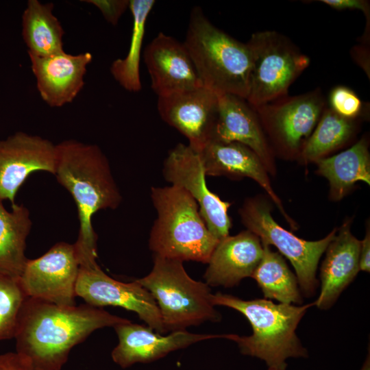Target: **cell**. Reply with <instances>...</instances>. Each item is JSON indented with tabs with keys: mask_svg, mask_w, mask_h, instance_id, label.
<instances>
[{
	"mask_svg": "<svg viewBox=\"0 0 370 370\" xmlns=\"http://www.w3.org/2000/svg\"><path fill=\"white\" fill-rule=\"evenodd\" d=\"M56 151L53 175L77 206L79 227L74 244L80 265L96 264L97 236L92 219L100 210L119 207L120 191L108 158L97 145L66 140L56 145Z\"/></svg>",
	"mask_w": 370,
	"mask_h": 370,
	"instance_id": "7a4b0ae2",
	"label": "cell"
},
{
	"mask_svg": "<svg viewBox=\"0 0 370 370\" xmlns=\"http://www.w3.org/2000/svg\"><path fill=\"white\" fill-rule=\"evenodd\" d=\"M82 1L97 7L104 18L112 25H117L120 18L130 6V0H85Z\"/></svg>",
	"mask_w": 370,
	"mask_h": 370,
	"instance_id": "f546056e",
	"label": "cell"
},
{
	"mask_svg": "<svg viewBox=\"0 0 370 370\" xmlns=\"http://www.w3.org/2000/svg\"><path fill=\"white\" fill-rule=\"evenodd\" d=\"M263 255L260 238L249 230L219 240L204 278L210 286L232 287L251 277Z\"/></svg>",
	"mask_w": 370,
	"mask_h": 370,
	"instance_id": "ac0fdd59",
	"label": "cell"
},
{
	"mask_svg": "<svg viewBox=\"0 0 370 370\" xmlns=\"http://www.w3.org/2000/svg\"><path fill=\"white\" fill-rule=\"evenodd\" d=\"M214 306L231 308L243 314L252 334L239 336L228 334L241 352L264 360L269 368L285 370L289 358H307V349L296 334L297 328L314 302L302 305L275 304L266 299L244 300L232 295L217 293L211 296Z\"/></svg>",
	"mask_w": 370,
	"mask_h": 370,
	"instance_id": "3957f363",
	"label": "cell"
},
{
	"mask_svg": "<svg viewBox=\"0 0 370 370\" xmlns=\"http://www.w3.org/2000/svg\"><path fill=\"white\" fill-rule=\"evenodd\" d=\"M354 120L343 118L325 108L304 143L301 155L306 161H317L345 143L353 134Z\"/></svg>",
	"mask_w": 370,
	"mask_h": 370,
	"instance_id": "4316f807",
	"label": "cell"
},
{
	"mask_svg": "<svg viewBox=\"0 0 370 370\" xmlns=\"http://www.w3.org/2000/svg\"><path fill=\"white\" fill-rule=\"evenodd\" d=\"M0 370L36 369L16 352H9L0 355Z\"/></svg>",
	"mask_w": 370,
	"mask_h": 370,
	"instance_id": "1f68e13d",
	"label": "cell"
},
{
	"mask_svg": "<svg viewBox=\"0 0 370 370\" xmlns=\"http://www.w3.org/2000/svg\"><path fill=\"white\" fill-rule=\"evenodd\" d=\"M27 297L18 279L0 274V341L14 338Z\"/></svg>",
	"mask_w": 370,
	"mask_h": 370,
	"instance_id": "83f0119b",
	"label": "cell"
},
{
	"mask_svg": "<svg viewBox=\"0 0 370 370\" xmlns=\"http://www.w3.org/2000/svg\"><path fill=\"white\" fill-rule=\"evenodd\" d=\"M360 241L345 223L328 245L321 267V291L314 306L321 310L330 308L341 293L354 280L360 271Z\"/></svg>",
	"mask_w": 370,
	"mask_h": 370,
	"instance_id": "44dd1931",
	"label": "cell"
},
{
	"mask_svg": "<svg viewBox=\"0 0 370 370\" xmlns=\"http://www.w3.org/2000/svg\"><path fill=\"white\" fill-rule=\"evenodd\" d=\"M319 173L330 182L332 196L341 199L358 181L370 184V158L367 143L361 139L352 147L317 161Z\"/></svg>",
	"mask_w": 370,
	"mask_h": 370,
	"instance_id": "cb8c5ba5",
	"label": "cell"
},
{
	"mask_svg": "<svg viewBox=\"0 0 370 370\" xmlns=\"http://www.w3.org/2000/svg\"><path fill=\"white\" fill-rule=\"evenodd\" d=\"M151 198L157 212L149 240L153 256L208 263L219 241L207 227L191 195L170 185L151 187Z\"/></svg>",
	"mask_w": 370,
	"mask_h": 370,
	"instance_id": "5b68a950",
	"label": "cell"
},
{
	"mask_svg": "<svg viewBox=\"0 0 370 370\" xmlns=\"http://www.w3.org/2000/svg\"><path fill=\"white\" fill-rule=\"evenodd\" d=\"M360 370H370V355L369 351L367 355L366 359L360 369Z\"/></svg>",
	"mask_w": 370,
	"mask_h": 370,
	"instance_id": "836d02e7",
	"label": "cell"
},
{
	"mask_svg": "<svg viewBox=\"0 0 370 370\" xmlns=\"http://www.w3.org/2000/svg\"><path fill=\"white\" fill-rule=\"evenodd\" d=\"M128 321L87 304L60 306L28 297L14 336L16 352L36 370H60L71 349L92 332Z\"/></svg>",
	"mask_w": 370,
	"mask_h": 370,
	"instance_id": "6da1fadb",
	"label": "cell"
},
{
	"mask_svg": "<svg viewBox=\"0 0 370 370\" xmlns=\"http://www.w3.org/2000/svg\"><path fill=\"white\" fill-rule=\"evenodd\" d=\"M247 43L252 66L245 100L252 108L287 95L289 86L310 64L306 55L274 30L256 32Z\"/></svg>",
	"mask_w": 370,
	"mask_h": 370,
	"instance_id": "52a82bcc",
	"label": "cell"
},
{
	"mask_svg": "<svg viewBox=\"0 0 370 370\" xmlns=\"http://www.w3.org/2000/svg\"><path fill=\"white\" fill-rule=\"evenodd\" d=\"M263 255L254 270L253 278L267 299L282 304H301L302 297L297 277L282 255L263 245Z\"/></svg>",
	"mask_w": 370,
	"mask_h": 370,
	"instance_id": "d4e9b609",
	"label": "cell"
},
{
	"mask_svg": "<svg viewBox=\"0 0 370 370\" xmlns=\"http://www.w3.org/2000/svg\"><path fill=\"white\" fill-rule=\"evenodd\" d=\"M359 267L361 271L366 272L370 271V234L369 229L367 230L364 239L360 241Z\"/></svg>",
	"mask_w": 370,
	"mask_h": 370,
	"instance_id": "d6a6232c",
	"label": "cell"
},
{
	"mask_svg": "<svg viewBox=\"0 0 370 370\" xmlns=\"http://www.w3.org/2000/svg\"><path fill=\"white\" fill-rule=\"evenodd\" d=\"M211 140L236 142L251 149L265 167L271 165L270 148L254 109L240 97L219 95L218 112Z\"/></svg>",
	"mask_w": 370,
	"mask_h": 370,
	"instance_id": "d6986e66",
	"label": "cell"
},
{
	"mask_svg": "<svg viewBox=\"0 0 370 370\" xmlns=\"http://www.w3.org/2000/svg\"><path fill=\"white\" fill-rule=\"evenodd\" d=\"M36 88L41 99L51 108L71 103L84 86L89 52L72 55L65 51L45 57L29 55Z\"/></svg>",
	"mask_w": 370,
	"mask_h": 370,
	"instance_id": "e0dca14e",
	"label": "cell"
},
{
	"mask_svg": "<svg viewBox=\"0 0 370 370\" xmlns=\"http://www.w3.org/2000/svg\"><path fill=\"white\" fill-rule=\"evenodd\" d=\"M32 225L24 205L15 204L8 210L0 201V274L19 279L28 260L25 252Z\"/></svg>",
	"mask_w": 370,
	"mask_h": 370,
	"instance_id": "7402d4cb",
	"label": "cell"
},
{
	"mask_svg": "<svg viewBox=\"0 0 370 370\" xmlns=\"http://www.w3.org/2000/svg\"><path fill=\"white\" fill-rule=\"evenodd\" d=\"M143 59L158 97L202 86L184 43L171 36L160 32L145 48Z\"/></svg>",
	"mask_w": 370,
	"mask_h": 370,
	"instance_id": "2e32d148",
	"label": "cell"
},
{
	"mask_svg": "<svg viewBox=\"0 0 370 370\" xmlns=\"http://www.w3.org/2000/svg\"><path fill=\"white\" fill-rule=\"evenodd\" d=\"M162 174L171 185L184 188L195 199L207 227L215 238L219 241L229 236L232 222L227 211L231 204L221 200L207 187L198 152L188 145L177 144L164 160Z\"/></svg>",
	"mask_w": 370,
	"mask_h": 370,
	"instance_id": "30bf717a",
	"label": "cell"
},
{
	"mask_svg": "<svg viewBox=\"0 0 370 370\" xmlns=\"http://www.w3.org/2000/svg\"><path fill=\"white\" fill-rule=\"evenodd\" d=\"M183 43L203 86L246 99L252 66L247 43L215 27L199 7L191 10Z\"/></svg>",
	"mask_w": 370,
	"mask_h": 370,
	"instance_id": "277c9868",
	"label": "cell"
},
{
	"mask_svg": "<svg viewBox=\"0 0 370 370\" xmlns=\"http://www.w3.org/2000/svg\"><path fill=\"white\" fill-rule=\"evenodd\" d=\"M135 281L154 298L166 332L221 319L212 303L210 286L192 279L182 261L154 256L151 272Z\"/></svg>",
	"mask_w": 370,
	"mask_h": 370,
	"instance_id": "8992f818",
	"label": "cell"
},
{
	"mask_svg": "<svg viewBox=\"0 0 370 370\" xmlns=\"http://www.w3.org/2000/svg\"><path fill=\"white\" fill-rule=\"evenodd\" d=\"M239 212L247 230L256 235L262 244L275 246L291 262L303 294L313 296L319 284L316 278L319 261L334 238L336 229L324 238L308 241L279 225L271 214L269 206L264 201L249 199Z\"/></svg>",
	"mask_w": 370,
	"mask_h": 370,
	"instance_id": "ba28073f",
	"label": "cell"
},
{
	"mask_svg": "<svg viewBox=\"0 0 370 370\" xmlns=\"http://www.w3.org/2000/svg\"><path fill=\"white\" fill-rule=\"evenodd\" d=\"M56 145L37 135L17 132L0 139V201L14 205L16 193L35 171L54 174Z\"/></svg>",
	"mask_w": 370,
	"mask_h": 370,
	"instance_id": "4fadbf2b",
	"label": "cell"
},
{
	"mask_svg": "<svg viewBox=\"0 0 370 370\" xmlns=\"http://www.w3.org/2000/svg\"><path fill=\"white\" fill-rule=\"evenodd\" d=\"M219 95L200 86L158 97V110L169 125L183 134L199 152L211 140L218 112Z\"/></svg>",
	"mask_w": 370,
	"mask_h": 370,
	"instance_id": "5bb4252c",
	"label": "cell"
},
{
	"mask_svg": "<svg viewBox=\"0 0 370 370\" xmlns=\"http://www.w3.org/2000/svg\"><path fill=\"white\" fill-rule=\"evenodd\" d=\"M53 3L29 0L22 15V37L28 55L45 57L64 51L63 27Z\"/></svg>",
	"mask_w": 370,
	"mask_h": 370,
	"instance_id": "603a6c76",
	"label": "cell"
},
{
	"mask_svg": "<svg viewBox=\"0 0 370 370\" xmlns=\"http://www.w3.org/2000/svg\"><path fill=\"white\" fill-rule=\"evenodd\" d=\"M268 370H278V369H272V368H269Z\"/></svg>",
	"mask_w": 370,
	"mask_h": 370,
	"instance_id": "e575fe53",
	"label": "cell"
},
{
	"mask_svg": "<svg viewBox=\"0 0 370 370\" xmlns=\"http://www.w3.org/2000/svg\"><path fill=\"white\" fill-rule=\"evenodd\" d=\"M330 8L338 10H358L362 11L368 21L369 25L370 5L369 2L365 0H320L319 1Z\"/></svg>",
	"mask_w": 370,
	"mask_h": 370,
	"instance_id": "4dcf8cb0",
	"label": "cell"
},
{
	"mask_svg": "<svg viewBox=\"0 0 370 370\" xmlns=\"http://www.w3.org/2000/svg\"><path fill=\"white\" fill-rule=\"evenodd\" d=\"M75 293L95 307L117 306L136 312L149 328L160 334L166 333L154 298L135 280L122 282L108 276L98 264L81 265Z\"/></svg>",
	"mask_w": 370,
	"mask_h": 370,
	"instance_id": "8fae6325",
	"label": "cell"
},
{
	"mask_svg": "<svg viewBox=\"0 0 370 370\" xmlns=\"http://www.w3.org/2000/svg\"><path fill=\"white\" fill-rule=\"evenodd\" d=\"M119 343L113 349V361L122 368L137 362H149L169 353L185 348L193 343L212 338L227 339L228 334H206L191 333L186 330L171 332L163 336L149 326L132 323L130 321L114 327Z\"/></svg>",
	"mask_w": 370,
	"mask_h": 370,
	"instance_id": "9a60e30c",
	"label": "cell"
},
{
	"mask_svg": "<svg viewBox=\"0 0 370 370\" xmlns=\"http://www.w3.org/2000/svg\"><path fill=\"white\" fill-rule=\"evenodd\" d=\"M198 153L206 176L253 179L267 191L286 220L291 222L271 187L264 164L248 147L236 142L210 140Z\"/></svg>",
	"mask_w": 370,
	"mask_h": 370,
	"instance_id": "ffe728a7",
	"label": "cell"
},
{
	"mask_svg": "<svg viewBox=\"0 0 370 370\" xmlns=\"http://www.w3.org/2000/svg\"><path fill=\"white\" fill-rule=\"evenodd\" d=\"M325 106L317 88L295 96H284L253 108L262 125L284 149H301L316 127Z\"/></svg>",
	"mask_w": 370,
	"mask_h": 370,
	"instance_id": "7c38bea8",
	"label": "cell"
},
{
	"mask_svg": "<svg viewBox=\"0 0 370 370\" xmlns=\"http://www.w3.org/2000/svg\"><path fill=\"white\" fill-rule=\"evenodd\" d=\"M80 261L75 244L60 242L28 259L18 279L25 295L56 305L75 306Z\"/></svg>",
	"mask_w": 370,
	"mask_h": 370,
	"instance_id": "9c48e42d",
	"label": "cell"
},
{
	"mask_svg": "<svg viewBox=\"0 0 370 370\" xmlns=\"http://www.w3.org/2000/svg\"><path fill=\"white\" fill-rule=\"evenodd\" d=\"M330 108L338 115L354 120L362 112L363 105L358 96L344 86L334 87L329 96Z\"/></svg>",
	"mask_w": 370,
	"mask_h": 370,
	"instance_id": "f1b7e54d",
	"label": "cell"
},
{
	"mask_svg": "<svg viewBox=\"0 0 370 370\" xmlns=\"http://www.w3.org/2000/svg\"><path fill=\"white\" fill-rule=\"evenodd\" d=\"M154 4L153 0H130L129 9L133 25L129 50L124 58L115 60L110 66L114 79L129 92H138L142 88L140 77L141 49L147 18Z\"/></svg>",
	"mask_w": 370,
	"mask_h": 370,
	"instance_id": "484cf974",
	"label": "cell"
}]
</instances>
